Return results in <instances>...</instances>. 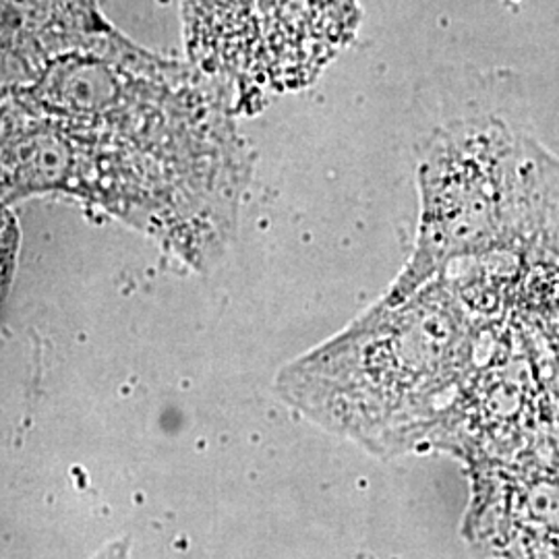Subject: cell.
<instances>
[{
    "label": "cell",
    "mask_w": 559,
    "mask_h": 559,
    "mask_svg": "<svg viewBox=\"0 0 559 559\" xmlns=\"http://www.w3.org/2000/svg\"><path fill=\"white\" fill-rule=\"evenodd\" d=\"M253 160L59 119L2 98V207L60 195L135 228L193 270L237 233Z\"/></svg>",
    "instance_id": "6da1fadb"
},
{
    "label": "cell",
    "mask_w": 559,
    "mask_h": 559,
    "mask_svg": "<svg viewBox=\"0 0 559 559\" xmlns=\"http://www.w3.org/2000/svg\"><path fill=\"white\" fill-rule=\"evenodd\" d=\"M485 325L448 274L413 297L380 299L360 318L288 362L276 392L328 431L394 456L425 443L479 365Z\"/></svg>",
    "instance_id": "7a4b0ae2"
},
{
    "label": "cell",
    "mask_w": 559,
    "mask_h": 559,
    "mask_svg": "<svg viewBox=\"0 0 559 559\" xmlns=\"http://www.w3.org/2000/svg\"><path fill=\"white\" fill-rule=\"evenodd\" d=\"M413 253L381 297H413L464 260L524 258L559 233V160L496 117L440 127L423 147Z\"/></svg>",
    "instance_id": "3957f363"
},
{
    "label": "cell",
    "mask_w": 559,
    "mask_h": 559,
    "mask_svg": "<svg viewBox=\"0 0 559 559\" xmlns=\"http://www.w3.org/2000/svg\"><path fill=\"white\" fill-rule=\"evenodd\" d=\"M359 20V0H182L193 67L237 106L311 85Z\"/></svg>",
    "instance_id": "277c9868"
},
{
    "label": "cell",
    "mask_w": 559,
    "mask_h": 559,
    "mask_svg": "<svg viewBox=\"0 0 559 559\" xmlns=\"http://www.w3.org/2000/svg\"><path fill=\"white\" fill-rule=\"evenodd\" d=\"M108 27L96 0H2V90Z\"/></svg>",
    "instance_id": "5b68a950"
}]
</instances>
